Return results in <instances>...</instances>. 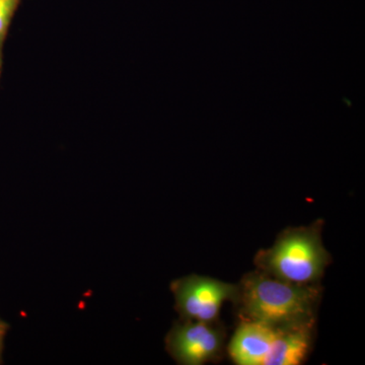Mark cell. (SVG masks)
<instances>
[{
	"instance_id": "obj_4",
	"label": "cell",
	"mask_w": 365,
	"mask_h": 365,
	"mask_svg": "<svg viewBox=\"0 0 365 365\" xmlns=\"http://www.w3.org/2000/svg\"><path fill=\"white\" fill-rule=\"evenodd\" d=\"M217 323L180 319L165 337V349L182 365H202L216 359L225 337Z\"/></svg>"
},
{
	"instance_id": "obj_8",
	"label": "cell",
	"mask_w": 365,
	"mask_h": 365,
	"mask_svg": "<svg viewBox=\"0 0 365 365\" xmlns=\"http://www.w3.org/2000/svg\"><path fill=\"white\" fill-rule=\"evenodd\" d=\"M4 323H2L1 321H0V335H2V333H4Z\"/></svg>"
},
{
	"instance_id": "obj_9",
	"label": "cell",
	"mask_w": 365,
	"mask_h": 365,
	"mask_svg": "<svg viewBox=\"0 0 365 365\" xmlns=\"http://www.w3.org/2000/svg\"><path fill=\"white\" fill-rule=\"evenodd\" d=\"M1 337H2V335H0V353H1Z\"/></svg>"
},
{
	"instance_id": "obj_7",
	"label": "cell",
	"mask_w": 365,
	"mask_h": 365,
	"mask_svg": "<svg viewBox=\"0 0 365 365\" xmlns=\"http://www.w3.org/2000/svg\"><path fill=\"white\" fill-rule=\"evenodd\" d=\"M21 0H0V62L9 26Z\"/></svg>"
},
{
	"instance_id": "obj_3",
	"label": "cell",
	"mask_w": 365,
	"mask_h": 365,
	"mask_svg": "<svg viewBox=\"0 0 365 365\" xmlns=\"http://www.w3.org/2000/svg\"><path fill=\"white\" fill-rule=\"evenodd\" d=\"M170 290L180 319L203 323L218 322L222 304L237 295V284L195 274L173 281Z\"/></svg>"
},
{
	"instance_id": "obj_5",
	"label": "cell",
	"mask_w": 365,
	"mask_h": 365,
	"mask_svg": "<svg viewBox=\"0 0 365 365\" xmlns=\"http://www.w3.org/2000/svg\"><path fill=\"white\" fill-rule=\"evenodd\" d=\"M275 335L273 327L242 319L228 345V354L237 365H265Z\"/></svg>"
},
{
	"instance_id": "obj_10",
	"label": "cell",
	"mask_w": 365,
	"mask_h": 365,
	"mask_svg": "<svg viewBox=\"0 0 365 365\" xmlns=\"http://www.w3.org/2000/svg\"><path fill=\"white\" fill-rule=\"evenodd\" d=\"M1 67H2V63H1V62H0V72H1Z\"/></svg>"
},
{
	"instance_id": "obj_6",
	"label": "cell",
	"mask_w": 365,
	"mask_h": 365,
	"mask_svg": "<svg viewBox=\"0 0 365 365\" xmlns=\"http://www.w3.org/2000/svg\"><path fill=\"white\" fill-rule=\"evenodd\" d=\"M316 323L276 328L272 349L265 365H299L306 361L313 347Z\"/></svg>"
},
{
	"instance_id": "obj_1",
	"label": "cell",
	"mask_w": 365,
	"mask_h": 365,
	"mask_svg": "<svg viewBox=\"0 0 365 365\" xmlns=\"http://www.w3.org/2000/svg\"><path fill=\"white\" fill-rule=\"evenodd\" d=\"M319 300V284H294L257 270L240 281L235 304L242 319L278 329L316 323Z\"/></svg>"
},
{
	"instance_id": "obj_2",
	"label": "cell",
	"mask_w": 365,
	"mask_h": 365,
	"mask_svg": "<svg viewBox=\"0 0 365 365\" xmlns=\"http://www.w3.org/2000/svg\"><path fill=\"white\" fill-rule=\"evenodd\" d=\"M323 222L290 227L281 232L271 248L261 250L255 264L261 272L300 285H316L330 264L331 256L322 241Z\"/></svg>"
}]
</instances>
